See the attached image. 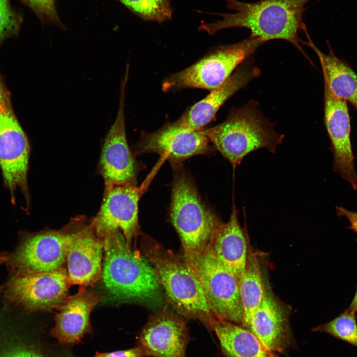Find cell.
<instances>
[{
	"instance_id": "obj_21",
	"label": "cell",
	"mask_w": 357,
	"mask_h": 357,
	"mask_svg": "<svg viewBox=\"0 0 357 357\" xmlns=\"http://www.w3.org/2000/svg\"><path fill=\"white\" fill-rule=\"evenodd\" d=\"M211 329L219 340L224 357H278L241 326L216 317Z\"/></svg>"
},
{
	"instance_id": "obj_13",
	"label": "cell",
	"mask_w": 357,
	"mask_h": 357,
	"mask_svg": "<svg viewBox=\"0 0 357 357\" xmlns=\"http://www.w3.org/2000/svg\"><path fill=\"white\" fill-rule=\"evenodd\" d=\"M72 226L66 264L70 285H94L102 276L103 241L83 217L70 221Z\"/></svg>"
},
{
	"instance_id": "obj_32",
	"label": "cell",
	"mask_w": 357,
	"mask_h": 357,
	"mask_svg": "<svg viewBox=\"0 0 357 357\" xmlns=\"http://www.w3.org/2000/svg\"><path fill=\"white\" fill-rule=\"evenodd\" d=\"M347 310L353 313H356L357 312V285L355 295Z\"/></svg>"
},
{
	"instance_id": "obj_30",
	"label": "cell",
	"mask_w": 357,
	"mask_h": 357,
	"mask_svg": "<svg viewBox=\"0 0 357 357\" xmlns=\"http://www.w3.org/2000/svg\"><path fill=\"white\" fill-rule=\"evenodd\" d=\"M336 211L338 217L347 218L350 223L348 228L357 234V212L349 210L342 206H336Z\"/></svg>"
},
{
	"instance_id": "obj_25",
	"label": "cell",
	"mask_w": 357,
	"mask_h": 357,
	"mask_svg": "<svg viewBox=\"0 0 357 357\" xmlns=\"http://www.w3.org/2000/svg\"><path fill=\"white\" fill-rule=\"evenodd\" d=\"M126 7L147 20L163 22L171 19L168 0H119Z\"/></svg>"
},
{
	"instance_id": "obj_17",
	"label": "cell",
	"mask_w": 357,
	"mask_h": 357,
	"mask_svg": "<svg viewBox=\"0 0 357 357\" xmlns=\"http://www.w3.org/2000/svg\"><path fill=\"white\" fill-rule=\"evenodd\" d=\"M250 60V57L245 60L225 82L189 108L177 123L190 130H201L211 122L229 98L260 74L259 69Z\"/></svg>"
},
{
	"instance_id": "obj_6",
	"label": "cell",
	"mask_w": 357,
	"mask_h": 357,
	"mask_svg": "<svg viewBox=\"0 0 357 357\" xmlns=\"http://www.w3.org/2000/svg\"><path fill=\"white\" fill-rule=\"evenodd\" d=\"M266 42L250 37L237 43L219 46L190 66L167 77L165 92L187 88L211 91L225 82L236 68Z\"/></svg>"
},
{
	"instance_id": "obj_28",
	"label": "cell",
	"mask_w": 357,
	"mask_h": 357,
	"mask_svg": "<svg viewBox=\"0 0 357 357\" xmlns=\"http://www.w3.org/2000/svg\"><path fill=\"white\" fill-rule=\"evenodd\" d=\"M0 357H43L38 351L26 347L18 346L9 349L0 355Z\"/></svg>"
},
{
	"instance_id": "obj_29",
	"label": "cell",
	"mask_w": 357,
	"mask_h": 357,
	"mask_svg": "<svg viewBox=\"0 0 357 357\" xmlns=\"http://www.w3.org/2000/svg\"><path fill=\"white\" fill-rule=\"evenodd\" d=\"M92 357H146L142 350L136 346L128 350L111 352H96Z\"/></svg>"
},
{
	"instance_id": "obj_4",
	"label": "cell",
	"mask_w": 357,
	"mask_h": 357,
	"mask_svg": "<svg viewBox=\"0 0 357 357\" xmlns=\"http://www.w3.org/2000/svg\"><path fill=\"white\" fill-rule=\"evenodd\" d=\"M144 252L175 310L181 316L198 320L211 329L216 317L192 269L158 244L149 243L145 246Z\"/></svg>"
},
{
	"instance_id": "obj_8",
	"label": "cell",
	"mask_w": 357,
	"mask_h": 357,
	"mask_svg": "<svg viewBox=\"0 0 357 357\" xmlns=\"http://www.w3.org/2000/svg\"><path fill=\"white\" fill-rule=\"evenodd\" d=\"M70 285L64 268L31 274L16 272L9 280L5 293L11 301L28 310L49 311L63 304Z\"/></svg>"
},
{
	"instance_id": "obj_10",
	"label": "cell",
	"mask_w": 357,
	"mask_h": 357,
	"mask_svg": "<svg viewBox=\"0 0 357 357\" xmlns=\"http://www.w3.org/2000/svg\"><path fill=\"white\" fill-rule=\"evenodd\" d=\"M128 74L129 66H126L120 84L117 117L104 139L99 162L98 170L105 185L135 184L137 174V164L125 133L124 109Z\"/></svg>"
},
{
	"instance_id": "obj_27",
	"label": "cell",
	"mask_w": 357,
	"mask_h": 357,
	"mask_svg": "<svg viewBox=\"0 0 357 357\" xmlns=\"http://www.w3.org/2000/svg\"><path fill=\"white\" fill-rule=\"evenodd\" d=\"M41 16L56 23H59L54 0H23Z\"/></svg>"
},
{
	"instance_id": "obj_19",
	"label": "cell",
	"mask_w": 357,
	"mask_h": 357,
	"mask_svg": "<svg viewBox=\"0 0 357 357\" xmlns=\"http://www.w3.org/2000/svg\"><path fill=\"white\" fill-rule=\"evenodd\" d=\"M99 299L98 294L81 286L58 309L51 336L61 345L80 342L85 335L91 333L90 316Z\"/></svg>"
},
{
	"instance_id": "obj_9",
	"label": "cell",
	"mask_w": 357,
	"mask_h": 357,
	"mask_svg": "<svg viewBox=\"0 0 357 357\" xmlns=\"http://www.w3.org/2000/svg\"><path fill=\"white\" fill-rule=\"evenodd\" d=\"M30 146L28 137L11 108L0 113V168L4 186L15 204V192L20 189L27 207L30 198L28 184Z\"/></svg>"
},
{
	"instance_id": "obj_5",
	"label": "cell",
	"mask_w": 357,
	"mask_h": 357,
	"mask_svg": "<svg viewBox=\"0 0 357 357\" xmlns=\"http://www.w3.org/2000/svg\"><path fill=\"white\" fill-rule=\"evenodd\" d=\"M174 168L170 217L181 240L184 261L188 263L210 244L218 217L204 204L186 172L180 165Z\"/></svg>"
},
{
	"instance_id": "obj_18",
	"label": "cell",
	"mask_w": 357,
	"mask_h": 357,
	"mask_svg": "<svg viewBox=\"0 0 357 357\" xmlns=\"http://www.w3.org/2000/svg\"><path fill=\"white\" fill-rule=\"evenodd\" d=\"M245 328L275 353H284L295 345L287 313L266 287L262 300Z\"/></svg>"
},
{
	"instance_id": "obj_11",
	"label": "cell",
	"mask_w": 357,
	"mask_h": 357,
	"mask_svg": "<svg viewBox=\"0 0 357 357\" xmlns=\"http://www.w3.org/2000/svg\"><path fill=\"white\" fill-rule=\"evenodd\" d=\"M71 229L70 222L59 231L28 235L8 261L20 273L46 272L64 268Z\"/></svg>"
},
{
	"instance_id": "obj_23",
	"label": "cell",
	"mask_w": 357,
	"mask_h": 357,
	"mask_svg": "<svg viewBox=\"0 0 357 357\" xmlns=\"http://www.w3.org/2000/svg\"><path fill=\"white\" fill-rule=\"evenodd\" d=\"M243 311L242 327L245 328L252 313L260 304L265 292L262 271L257 255L248 250L244 272L238 280Z\"/></svg>"
},
{
	"instance_id": "obj_7",
	"label": "cell",
	"mask_w": 357,
	"mask_h": 357,
	"mask_svg": "<svg viewBox=\"0 0 357 357\" xmlns=\"http://www.w3.org/2000/svg\"><path fill=\"white\" fill-rule=\"evenodd\" d=\"M187 264L199 278L214 316L242 326L243 311L238 280L220 262L210 244L201 254Z\"/></svg>"
},
{
	"instance_id": "obj_33",
	"label": "cell",
	"mask_w": 357,
	"mask_h": 357,
	"mask_svg": "<svg viewBox=\"0 0 357 357\" xmlns=\"http://www.w3.org/2000/svg\"><path fill=\"white\" fill-rule=\"evenodd\" d=\"M8 258L6 257L5 256H0V263L7 261H8Z\"/></svg>"
},
{
	"instance_id": "obj_1",
	"label": "cell",
	"mask_w": 357,
	"mask_h": 357,
	"mask_svg": "<svg viewBox=\"0 0 357 357\" xmlns=\"http://www.w3.org/2000/svg\"><path fill=\"white\" fill-rule=\"evenodd\" d=\"M232 13L219 14L222 18L213 23L203 24L199 29L210 35L230 28H244L250 30V37L265 42L283 40L297 48L304 56L298 36L303 26L305 6L311 0H258L245 2L225 0Z\"/></svg>"
},
{
	"instance_id": "obj_3",
	"label": "cell",
	"mask_w": 357,
	"mask_h": 357,
	"mask_svg": "<svg viewBox=\"0 0 357 357\" xmlns=\"http://www.w3.org/2000/svg\"><path fill=\"white\" fill-rule=\"evenodd\" d=\"M258 103L250 101L240 107L233 108L227 119L202 132L235 168L244 157L265 148L275 153L284 135L278 133L260 111Z\"/></svg>"
},
{
	"instance_id": "obj_12",
	"label": "cell",
	"mask_w": 357,
	"mask_h": 357,
	"mask_svg": "<svg viewBox=\"0 0 357 357\" xmlns=\"http://www.w3.org/2000/svg\"><path fill=\"white\" fill-rule=\"evenodd\" d=\"M140 189L135 184L105 185L100 208L90 222L97 236L102 239L109 232L121 230L126 243L131 247L140 231Z\"/></svg>"
},
{
	"instance_id": "obj_16",
	"label": "cell",
	"mask_w": 357,
	"mask_h": 357,
	"mask_svg": "<svg viewBox=\"0 0 357 357\" xmlns=\"http://www.w3.org/2000/svg\"><path fill=\"white\" fill-rule=\"evenodd\" d=\"M189 336L182 318L170 313L152 317L137 338L146 357H186Z\"/></svg>"
},
{
	"instance_id": "obj_22",
	"label": "cell",
	"mask_w": 357,
	"mask_h": 357,
	"mask_svg": "<svg viewBox=\"0 0 357 357\" xmlns=\"http://www.w3.org/2000/svg\"><path fill=\"white\" fill-rule=\"evenodd\" d=\"M306 33L310 47L319 58L324 81L332 92L339 98L349 102L357 109V73L348 65L338 58L332 51L326 54L313 43L304 25L302 29Z\"/></svg>"
},
{
	"instance_id": "obj_2",
	"label": "cell",
	"mask_w": 357,
	"mask_h": 357,
	"mask_svg": "<svg viewBox=\"0 0 357 357\" xmlns=\"http://www.w3.org/2000/svg\"><path fill=\"white\" fill-rule=\"evenodd\" d=\"M101 239L102 278L108 291L119 301L151 303L158 300L161 285L147 258L133 250L119 230L107 233Z\"/></svg>"
},
{
	"instance_id": "obj_31",
	"label": "cell",
	"mask_w": 357,
	"mask_h": 357,
	"mask_svg": "<svg viewBox=\"0 0 357 357\" xmlns=\"http://www.w3.org/2000/svg\"><path fill=\"white\" fill-rule=\"evenodd\" d=\"M11 108L9 95L0 78V113Z\"/></svg>"
},
{
	"instance_id": "obj_26",
	"label": "cell",
	"mask_w": 357,
	"mask_h": 357,
	"mask_svg": "<svg viewBox=\"0 0 357 357\" xmlns=\"http://www.w3.org/2000/svg\"><path fill=\"white\" fill-rule=\"evenodd\" d=\"M18 20L10 7L8 0H0V41L15 32Z\"/></svg>"
},
{
	"instance_id": "obj_15",
	"label": "cell",
	"mask_w": 357,
	"mask_h": 357,
	"mask_svg": "<svg viewBox=\"0 0 357 357\" xmlns=\"http://www.w3.org/2000/svg\"><path fill=\"white\" fill-rule=\"evenodd\" d=\"M347 101L336 96L324 81V122L333 155V170L357 190V174L351 141Z\"/></svg>"
},
{
	"instance_id": "obj_24",
	"label": "cell",
	"mask_w": 357,
	"mask_h": 357,
	"mask_svg": "<svg viewBox=\"0 0 357 357\" xmlns=\"http://www.w3.org/2000/svg\"><path fill=\"white\" fill-rule=\"evenodd\" d=\"M313 331L328 334L357 348L356 313L347 309L331 321L313 328Z\"/></svg>"
},
{
	"instance_id": "obj_20",
	"label": "cell",
	"mask_w": 357,
	"mask_h": 357,
	"mask_svg": "<svg viewBox=\"0 0 357 357\" xmlns=\"http://www.w3.org/2000/svg\"><path fill=\"white\" fill-rule=\"evenodd\" d=\"M210 245L220 262L238 280L245 269L248 249L235 203L228 222H223L217 218Z\"/></svg>"
},
{
	"instance_id": "obj_14",
	"label": "cell",
	"mask_w": 357,
	"mask_h": 357,
	"mask_svg": "<svg viewBox=\"0 0 357 357\" xmlns=\"http://www.w3.org/2000/svg\"><path fill=\"white\" fill-rule=\"evenodd\" d=\"M209 142L201 130H190L175 121L153 132L143 131L133 147V154L155 153L178 165L193 156L208 153L211 151Z\"/></svg>"
}]
</instances>
